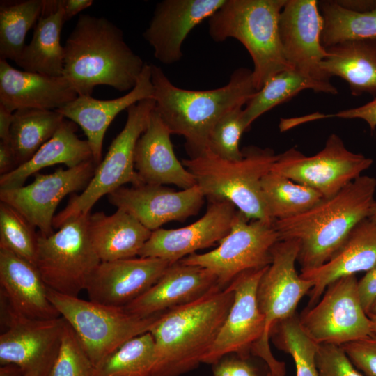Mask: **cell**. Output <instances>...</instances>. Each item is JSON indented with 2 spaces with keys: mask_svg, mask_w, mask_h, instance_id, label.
Listing matches in <instances>:
<instances>
[{
  "mask_svg": "<svg viewBox=\"0 0 376 376\" xmlns=\"http://www.w3.org/2000/svg\"><path fill=\"white\" fill-rule=\"evenodd\" d=\"M328 116L346 119H361L368 124L373 131L376 127V97L361 107L342 110L336 113L325 116L324 117Z\"/></svg>",
  "mask_w": 376,
  "mask_h": 376,
  "instance_id": "f6af8a7d",
  "label": "cell"
},
{
  "mask_svg": "<svg viewBox=\"0 0 376 376\" xmlns=\"http://www.w3.org/2000/svg\"><path fill=\"white\" fill-rule=\"evenodd\" d=\"M65 320H31L14 313L0 335V363H14L24 373L48 376L59 350Z\"/></svg>",
  "mask_w": 376,
  "mask_h": 376,
  "instance_id": "d6986e66",
  "label": "cell"
},
{
  "mask_svg": "<svg viewBox=\"0 0 376 376\" xmlns=\"http://www.w3.org/2000/svg\"><path fill=\"white\" fill-rule=\"evenodd\" d=\"M13 113L0 104V139L1 141H9Z\"/></svg>",
  "mask_w": 376,
  "mask_h": 376,
  "instance_id": "f907efd6",
  "label": "cell"
},
{
  "mask_svg": "<svg viewBox=\"0 0 376 376\" xmlns=\"http://www.w3.org/2000/svg\"><path fill=\"white\" fill-rule=\"evenodd\" d=\"M218 285L208 269L180 261L169 266L145 293L123 307L127 313L148 317L201 298Z\"/></svg>",
  "mask_w": 376,
  "mask_h": 376,
  "instance_id": "603a6c76",
  "label": "cell"
},
{
  "mask_svg": "<svg viewBox=\"0 0 376 376\" xmlns=\"http://www.w3.org/2000/svg\"><path fill=\"white\" fill-rule=\"evenodd\" d=\"M368 219L376 224V201L373 204Z\"/></svg>",
  "mask_w": 376,
  "mask_h": 376,
  "instance_id": "f5cc1de1",
  "label": "cell"
},
{
  "mask_svg": "<svg viewBox=\"0 0 376 376\" xmlns=\"http://www.w3.org/2000/svg\"><path fill=\"white\" fill-rule=\"evenodd\" d=\"M305 89L316 93H338L336 88L329 81L314 79L294 69L281 71L271 77L246 104L243 118L246 130L263 113Z\"/></svg>",
  "mask_w": 376,
  "mask_h": 376,
  "instance_id": "1f68e13d",
  "label": "cell"
},
{
  "mask_svg": "<svg viewBox=\"0 0 376 376\" xmlns=\"http://www.w3.org/2000/svg\"><path fill=\"white\" fill-rule=\"evenodd\" d=\"M23 370L17 365L8 363L0 367V376H22Z\"/></svg>",
  "mask_w": 376,
  "mask_h": 376,
  "instance_id": "816d5d0a",
  "label": "cell"
},
{
  "mask_svg": "<svg viewBox=\"0 0 376 376\" xmlns=\"http://www.w3.org/2000/svg\"><path fill=\"white\" fill-rule=\"evenodd\" d=\"M299 251L297 240H279L272 249V262L257 288L258 304L265 326L263 336L251 354L262 359L274 376H285V365L271 351L269 340L272 329L278 322L295 315L299 301L313 287V282L302 278L296 269Z\"/></svg>",
  "mask_w": 376,
  "mask_h": 376,
  "instance_id": "9c48e42d",
  "label": "cell"
},
{
  "mask_svg": "<svg viewBox=\"0 0 376 376\" xmlns=\"http://www.w3.org/2000/svg\"><path fill=\"white\" fill-rule=\"evenodd\" d=\"M13 151L9 141H0V173L7 174L16 168Z\"/></svg>",
  "mask_w": 376,
  "mask_h": 376,
  "instance_id": "7dc6e473",
  "label": "cell"
},
{
  "mask_svg": "<svg viewBox=\"0 0 376 376\" xmlns=\"http://www.w3.org/2000/svg\"><path fill=\"white\" fill-rule=\"evenodd\" d=\"M0 293L19 315L31 320L61 317L49 301L47 286L36 267L0 248Z\"/></svg>",
  "mask_w": 376,
  "mask_h": 376,
  "instance_id": "484cf974",
  "label": "cell"
},
{
  "mask_svg": "<svg viewBox=\"0 0 376 376\" xmlns=\"http://www.w3.org/2000/svg\"><path fill=\"white\" fill-rule=\"evenodd\" d=\"M371 158L350 151L336 134L322 150L308 157L295 148L277 155L271 171L330 198L361 175L373 164Z\"/></svg>",
  "mask_w": 376,
  "mask_h": 376,
  "instance_id": "7c38bea8",
  "label": "cell"
},
{
  "mask_svg": "<svg viewBox=\"0 0 376 376\" xmlns=\"http://www.w3.org/2000/svg\"><path fill=\"white\" fill-rule=\"evenodd\" d=\"M326 50L321 68L329 78L345 80L354 96L376 95V38L347 40Z\"/></svg>",
  "mask_w": 376,
  "mask_h": 376,
  "instance_id": "4dcf8cb0",
  "label": "cell"
},
{
  "mask_svg": "<svg viewBox=\"0 0 376 376\" xmlns=\"http://www.w3.org/2000/svg\"><path fill=\"white\" fill-rule=\"evenodd\" d=\"M155 107V100L148 98L127 109V117L123 130L112 141L86 187L80 194L73 195L65 207L55 215L54 229L80 215L91 213V208L103 196L125 184L132 183V186L143 184L134 169V152Z\"/></svg>",
  "mask_w": 376,
  "mask_h": 376,
  "instance_id": "ba28073f",
  "label": "cell"
},
{
  "mask_svg": "<svg viewBox=\"0 0 376 376\" xmlns=\"http://www.w3.org/2000/svg\"><path fill=\"white\" fill-rule=\"evenodd\" d=\"M78 97L63 76L20 70L0 58V104L21 109L58 110Z\"/></svg>",
  "mask_w": 376,
  "mask_h": 376,
  "instance_id": "d4e9b609",
  "label": "cell"
},
{
  "mask_svg": "<svg viewBox=\"0 0 376 376\" xmlns=\"http://www.w3.org/2000/svg\"><path fill=\"white\" fill-rule=\"evenodd\" d=\"M45 0L1 1L0 3V58L17 62L28 31L42 15Z\"/></svg>",
  "mask_w": 376,
  "mask_h": 376,
  "instance_id": "836d02e7",
  "label": "cell"
},
{
  "mask_svg": "<svg viewBox=\"0 0 376 376\" xmlns=\"http://www.w3.org/2000/svg\"><path fill=\"white\" fill-rule=\"evenodd\" d=\"M47 296L74 329L95 367L126 342L150 332L164 313L140 317L122 307L65 295L48 288Z\"/></svg>",
  "mask_w": 376,
  "mask_h": 376,
  "instance_id": "52a82bcc",
  "label": "cell"
},
{
  "mask_svg": "<svg viewBox=\"0 0 376 376\" xmlns=\"http://www.w3.org/2000/svg\"><path fill=\"white\" fill-rule=\"evenodd\" d=\"M375 189V178L361 175L307 211L274 221L280 240L299 242L301 272L322 265L336 253L354 227L368 218Z\"/></svg>",
  "mask_w": 376,
  "mask_h": 376,
  "instance_id": "3957f363",
  "label": "cell"
},
{
  "mask_svg": "<svg viewBox=\"0 0 376 376\" xmlns=\"http://www.w3.org/2000/svg\"><path fill=\"white\" fill-rule=\"evenodd\" d=\"M95 369L75 331L65 321L59 350L48 376H94Z\"/></svg>",
  "mask_w": 376,
  "mask_h": 376,
  "instance_id": "60d3db41",
  "label": "cell"
},
{
  "mask_svg": "<svg viewBox=\"0 0 376 376\" xmlns=\"http://www.w3.org/2000/svg\"><path fill=\"white\" fill-rule=\"evenodd\" d=\"M213 376H259L258 368L249 361L237 355H227L212 364Z\"/></svg>",
  "mask_w": 376,
  "mask_h": 376,
  "instance_id": "ee69618b",
  "label": "cell"
},
{
  "mask_svg": "<svg viewBox=\"0 0 376 376\" xmlns=\"http://www.w3.org/2000/svg\"><path fill=\"white\" fill-rule=\"evenodd\" d=\"M97 165L91 159L73 168H59L50 174L37 173L28 185L0 189V201L15 208L39 233L49 235L54 232V213L60 202L70 193L83 191Z\"/></svg>",
  "mask_w": 376,
  "mask_h": 376,
  "instance_id": "5bb4252c",
  "label": "cell"
},
{
  "mask_svg": "<svg viewBox=\"0 0 376 376\" xmlns=\"http://www.w3.org/2000/svg\"><path fill=\"white\" fill-rule=\"evenodd\" d=\"M208 201L205 213L195 222L180 228L152 231L139 257L160 258L173 264L219 243L230 232L237 210L226 200Z\"/></svg>",
  "mask_w": 376,
  "mask_h": 376,
  "instance_id": "e0dca14e",
  "label": "cell"
},
{
  "mask_svg": "<svg viewBox=\"0 0 376 376\" xmlns=\"http://www.w3.org/2000/svg\"><path fill=\"white\" fill-rule=\"evenodd\" d=\"M155 342L150 332L133 338L95 367L94 376H153Z\"/></svg>",
  "mask_w": 376,
  "mask_h": 376,
  "instance_id": "8d00e7d4",
  "label": "cell"
},
{
  "mask_svg": "<svg viewBox=\"0 0 376 376\" xmlns=\"http://www.w3.org/2000/svg\"><path fill=\"white\" fill-rule=\"evenodd\" d=\"M228 285L164 312L150 333L155 342L153 376H180L196 368L211 350L233 301Z\"/></svg>",
  "mask_w": 376,
  "mask_h": 376,
  "instance_id": "277c9868",
  "label": "cell"
},
{
  "mask_svg": "<svg viewBox=\"0 0 376 376\" xmlns=\"http://www.w3.org/2000/svg\"><path fill=\"white\" fill-rule=\"evenodd\" d=\"M22 376H42V375L36 370H30L24 373Z\"/></svg>",
  "mask_w": 376,
  "mask_h": 376,
  "instance_id": "9f6ffc18",
  "label": "cell"
},
{
  "mask_svg": "<svg viewBox=\"0 0 376 376\" xmlns=\"http://www.w3.org/2000/svg\"><path fill=\"white\" fill-rule=\"evenodd\" d=\"M261 185L274 221L300 214L323 198L317 191L272 171L263 177Z\"/></svg>",
  "mask_w": 376,
  "mask_h": 376,
  "instance_id": "e575fe53",
  "label": "cell"
},
{
  "mask_svg": "<svg viewBox=\"0 0 376 376\" xmlns=\"http://www.w3.org/2000/svg\"><path fill=\"white\" fill-rule=\"evenodd\" d=\"M367 314L376 315V299L370 306Z\"/></svg>",
  "mask_w": 376,
  "mask_h": 376,
  "instance_id": "11a10c76",
  "label": "cell"
},
{
  "mask_svg": "<svg viewBox=\"0 0 376 376\" xmlns=\"http://www.w3.org/2000/svg\"><path fill=\"white\" fill-rule=\"evenodd\" d=\"M376 265V224L368 218L359 223L336 253L322 265L301 272L313 282L308 307L314 306L327 286L337 279L368 272Z\"/></svg>",
  "mask_w": 376,
  "mask_h": 376,
  "instance_id": "4316f807",
  "label": "cell"
},
{
  "mask_svg": "<svg viewBox=\"0 0 376 376\" xmlns=\"http://www.w3.org/2000/svg\"><path fill=\"white\" fill-rule=\"evenodd\" d=\"M265 376H274L271 372L268 371Z\"/></svg>",
  "mask_w": 376,
  "mask_h": 376,
  "instance_id": "6f0895ef",
  "label": "cell"
},
{
  "mask_svg": "<svg viewBox=\"0 0 376 376\" xmlns=\"http://www.w3.org/2000/svg\"><path fill=\"white\" fill-rule=\"evenodd\" d=\"M65 22L63 0H45L32 39L15 63L25 71L63 76L64 48L61 33Z\"/></svg>",
  "mask_w": 376,
  "mask_h": 376,
  "instance_id": "f546056e",
  "label": "cell"
},
{
  "mask_svg": "<svg viewBox=\"0 0 376 376\" xmlns=\"http://www.w3.org/2000/svg\"><path fill=\"white\" fill-rule=\"evenodd\" d=\"M315 363L319 376H363L340 345H318Z\"/></svg>",
  "mask_w": 376,
  "mask_h": 376,
  "instance_id": "b9f144b4",
  "label": "cell"
},
{
  "mask_svg": "<svg viewBox=\"0 0 376 376\" xmlns=\"http://www.w3.org/2000/svg\"><path fill=\"white\" fill-rule=\"evenodd\" d=\"M279 240L274 223L250 220L237 210L230 232L214 249L180 261L208 269L225 288L242 273L269 266L272 249Z\"/></svg>",
  "mask_w": 376,
  "mask_h": 376,
  "instance_id": "8fae6325",
  "label": "cell"
},
{
  "mask_svg": "<svg viewBox=\"0 0 376 376\" xmlns=\"http://www.w3.org/2000/svg\"><path fill=\"white\" fill-rule=\"evenodd\" d=\"M358 292L362 306L367 313L376 299V265L358 281Z\"/></svg>",
  "mask_w": 376,
  "mask_h": 376,
  "instance_id": "bcb514c9",
  "label": "cell"
},
{
  "mask_svg": "<svg viewBox=\"0 0 376 376\" xmlns=\"http://www.w3.org/2000/svg\"><path fill=\"white\" fill-rule=\"evenodd\" d=\"M267 267L243 272L229 284L234 292L233 304L203 363L212 365L231 354L249 359L260 343L265 321L258 307L257 288Z\"/></svg>",
  "mask_w": 376,
  "mask_h": 376,
  "instance_id": "9a60e30c",
  "label": "cell"
},
{
  "mask_svg": "<svg viewBox=\"0 0 376 376\" xmlns=\"http://www.w3.org/2000/svg\"><path fill=\"white\" fill-rule=\"evenodd\" d=\"M323 26L316 0H287L280 14V38L289 65L314 79L329 81L321 68L327 56L321 42Z\"/></svg>",
  "mask_w": 376,
  "mask_h": 376,
  "instance_id": "ac0fdd59",
  "label": "cell"
},
{
  "mask_svg": "<svg viewBox=\"0 0 376 376\" xmlns=\"http://www.w3.org/2000/svg\"><path fill=\"white\" fill-rule=\"evenodd\" d=\"M64 120L56 110L21 109L15 111L9 143L16 166L29 160L52 137Z\"/></svg>",
  "mask_w": 376,
  "mask_h": 376,
  "instance_id": "d6a6232c",
  "label": "cell"
},
{
  "mask_svg": "<svg viewBox=\"0 0 376 376\" xmlns=\"http://www.w3.org/2000/svg\"><path fill=\"white\" fill-rule=\"evenodd\" d=\"M286 1L226 0L208 19V32L214 41L233 38L247 49L257 91L278 72L292 69L284 56L279 26Z\"/></svg>",
  "mask_w": 376,
  "mask_h": 376,
  "instance_id": "5b68a950",
  "label": "cell"
},
{
  "mask_svg": "<svg viewBox=\"0 0 376 376\" xmlns=\"http://www.w3.org/2000/svg\"><path fill=\"white\" fill-rule=\"evenodd\" d=\"M226 0H164L155 7L144 39L157 60L165 65L182 58V46L189 33L211 17Z\"/></svg>",
  "mask_w": 376,
  "mask_h": 376,
  "instance_id": "44dd1931",
  "label": "cell"
},
{
  "mask_svg": "<svg viewBox=\"0 0 376 376\" xmlns=\"http://www.w3.org/2000/svg\"><path fill=\"white\" fill-rule=\"evenodd\" d=\"M299 320L317 345H342L372 334L371 321L361 303L355 275L329 284L322 297L304 310Z\"/></svg>",
  "mask_w": 376,
  "mask_h": 376,
  "instance_id": "4fadbf2b",
  "label": "cell"
},
{
  "mask_svg": "<svg viewBox=\"0 0 376 376\" xmlns=\"http://www.w3.org/2000/svg\"><path fill=\"white\" fill-rule=\"evenodd\" d=\"M90 214L67 221L49 235L38 232L35 266L48 288L78 297L100 263L89 236Z\"/></svg>",
  "mask_w": 376,
  "mask_h": 376,
  "instance_id": "30bf717a",
  "label": "cell"
},
{
  "mask_svg": "<svg viewBox=\"0 0 376 376\" xmlns=\"http://www.w3.org/2000/svg\"><path fill=\"white\" fill-rule=\"evenodd\" d=\"M242 107L226 113L213 127L207 141V149L220 158L240 160L243 157L240 149V139L246 131Z\"/></svg>",
  "mask_w": 376,
  "mask_h": 376,
  "instance_id": "ab89813d",
  "label": "cell"
},
{
  "mask_svg": "<svg viewBox=\"0 0 376 376\" xmlns=\"http://www.w3.org/2000/svg\"><path fill=\"white\" fill-rule=\"evenodd\" d=\"M88 233L92 245L101 261H113L139 256L152 231L121 210L112 214H90Z\"/></svg>",
  "mask_w": 376,
  "mask_h": 376,
  "instance_id": "83f0119b",
  "label": "cell"
},
{
  "mask_svg": "<svg viewBox=\"0 0 376 376\" xmlns=\"http://www.w3.org/2000/svg\"><path fill=\"white\" fill-rule=\"evenodd\" d=\"M344 8L358 12L366 13L376 10V0H336Z\"/></svg>",
  "mask_w": 376,
  "mask_h": 376,
  "instance_id": "681fc988",
  "label": "cell"
},
{
  "mask_svg": "<svg viewBox=\"0 0 376 376\" xmlns=\"http://www.w3.org/2000/svg\"><path fill=\"white\" fill-rule=\"evenodd\" d=\"M324 26L321 42L324 48L347 40L376 38V10L358 13L335 1L318 2Z\"/></svg>",
  "mask_w": 376,
  "mask_h": 376,
  "instance_id": "d590c367",
  "label": "cell"
},
{
  "mask_svg": "<svg viewBox=\"0 0 376 376\" xmlns=\"http://www.w3.org/2000/svg\"><path fill=\"white\" fill-rule=\"evenodd\" d=\"M240 160L224 159L209 150L183 159V166L193 175L196 185L208 200H226L250 220L274 223L262 191V180L269 173L277 155L269 148H244Z\"/></svg>",
  "mask_w": 376,
  "mask_h": 376,
  "instance_id": "8992f818",
  "label": "cell"
},
{
  "mask_svg": "<svg viewBox=\"0 0 376 376\" xmlns=\"http://www.w3.org/2000/svg\"><path fill=\"white\" fill-rule=\"evenodd\" d=\"M205 198L196 185L180 191L160 185L123 186L107 195L108 201L117 210L128 213L150 231L197 214Z\"/></svg>",
  "mask_w": 376,
  "mask_h": 376,
  "instance_id": "2e32d148",
  "label": "cell"
},
{
  "mask_svg": "<svg viewBox=\"0 0 376 376\" xmlns=\"http://www.w3.org/2000/svg\"><path fill=\"white\" fill-rule=\"evenodd\" d=\"M270 338L276 347L292 357L296 376H319L315 363L318 345L302 329L296 314L276 324Z\"/></svg>",
  "mask_w": 376,
  "mask_h": 376,
  "instance_id": "74e56055",
  "label": "cell"
},
{
  "mask_svg": "<svg viewBox=\"0 0 376 376\" xmlns=\"http://www.w3.org/2000/svg\"><path fill=\"white\" fill-rule=\"evenodd\" d=\"M63 48V76L78 96H91L99 85L130 91L146 63L104 17L80 15Z\"/></svg>",
  "mask_w": 376,
  "mask_h": 376,
  "instance_id": "6da1fadb",
  "label": "cell"
},
{
  "mask_svg": "<svg viewBox=\"0 0 376 376\" xmlns=\"http://www.w3.org/2000/svg\"><path fill=\"white\" fill-rule=\"evenodd\" d=\"M340 346L359 370L366 376H376V334Z\"/></svg>",
  "mask_w": 376,
  "mask_h": 376,
  "instance_id": "7bdbcfd3",
  "label": "cell"
},
{
  "mask_svg": "<svg viewBox=\"0 0 376 376\" xmlns=\"http://www.w3.org/2000/svg\"><path fill=\"white\" fill-rule=\"evenodd\" d=\"M93 0H63L65 20L68 21L79 13L90 7Z\"/></svg>",
  "mask_w": 376,
  "mask_h": 376,
  "instance_id": "c3c4849f",
  "label": "cell"
},
{
  "mask_svg": "<svg viewBox=\"0 0 376 376\" xmlns=\"http://www.w3.org/2000/svg\"><path fill=\"white\" fill-rule=\"evenodd\" d=\"M19 212L0 203V248L6 249L35 265L38 232Z\"/></svg>",
  "mask_w": 376,
  "mask_h": 376,
  "instance_id": "f35d334b",
  "label": "cell"
},
{
  "mask_svg": "<svg viewBox=\"0 0 376 376\" xmlns=\"http://www.w3.org/2000/svg\"><path fill=\"white\" fill-rule=\"evenodd\" d=\"M77 129L75 123L65 118L52 137L29 160L1 175L0 189L21 187L31 175L45 167L63 164L73 168L93 159L88 142L77 136Z\"/></svg>",
  "mask_w": 376,
  "mask_h": 376,
  "instance_id": "f1b7e54d",
  "label": "cell"
},
{
  "mask_svg": "<svg viewBox=\"0 0 376 376\" xmlns=\"http://www.w3.org/2000/svg\"><path fill=\"white\" fill-rule=\"evenodd\" d=\"M151 81L155 111L171 134L184 137L189 157L207 150L213 127L226 113L246 105L258 91L252 70L245 68L236 69L222 87L194 91L175 86L161 68L151 64Z\"/></svg>",
  "mask_w": 376,
  "mask_h": 376,
  "instance_id": "7a4b0ae2",
  "label": "cell"
},
{
  "mask_svg": "<svg viewBox=\"0 0 376 376\" xmlns=\"http://www.w3.org/2000/svg\"><path fill=\"white\" fill-rule=\"evenodd\" d=\"M371 321L372 333L376 334V315L368 314Z\"/></svg>",
  "mask_w": 376,
  "mask_h": 376,
  "instance_id": "db71d44e",
  "label": "cell"
},
{
  "mask_svg": "<svg viewBox=\"0 0 376 376\" xmlns=\"http://www.w3.org/2000/svg\"><path fill=\"white\" fill-rule=\"evenodd\" d=\"M171 134L154 109L136 145L134 169L143 184L173 185L182 189H189L196 185V180L176 157Z\"/></svg>",
  "mask_w": 376,
  "mask_h": 376,
  "instance_id": "cb8c5ba5",
  "label": "cell"
},
{
  "mask_svg": "<svg viewBox=\"0 0 376 376\" xmlns=\"http://www.w3.org/2000/svg\"><path fill=\"white\" fill-rule=\"evenodd\" d=\"M171 265L155 258L101 261L86 287L90 301L123 308L148 290Z\"/></svg>",
  "mask_w": 376,
  "mask_h": 376,
  "instance_id": "ffe728a7",
  "label": "cell"
},
{
  "mask_svg": "<svg viewBox=\"0 0 376 376\" xmlns=\"http://www.w3.org/2000/svg\"><path fill=\"white\" fill-rule=\"evenodd\" d=\"M151 64L145 63L136 86L125 95L111 100H97L91 96H78L56 110L65 119L80 126L87 138L93 159L102 161V146L107 128L116 116L138 102L153 98Z\"/></svg>",
  "mask_w": 376,
  "mask_h": 376,
  "instance_id": "7402d4cb",
  "label": "cell"
}]
</instances>
